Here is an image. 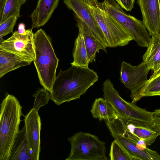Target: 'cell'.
Here are the masks:
<instances>
[{
	"instance_id": "6da1fadb",
	"label": "cell",
	"mask_w": 160,
	"mask_h": 160,
	"mask_svg": "<svg viewBox=\"0 0 160 160\" xmlns=\"http://www.w3.org/2000/svg\"><path fill=\"white\" fill-rule=\"evenodd\" d=\"M98 78L96 72L88 68L72 65L67 70L61 69L53 83L50 99L59 105L79 99Z\"/></svg>"
},
{
	"instance_id": "7a4b0ae2",
	"label": "cell",
	"mask_w": 160,
	"mask_h": 160,
	"mask_svg": "<svg viewBox=\"0 0 160 160\" xmlns=\"http://www.w3.org/2000/svg\"><path fill=\"white\" fill-rule=\"evenodd\" d=\"M35 58L33 61L40 84L50 93L56 77L59 59L51 39L42 29L34 34Z\"/></svg>"
},
{
	"instance_id": "3957f363",
	"label": "cell",
	"mask_w": 160,
	"mask_h": 160,
	"mask_svg": "<svg viewBox=\"0 0 160 160\" xmlns=\"http://www.w3.org/2000/svg\"><path fill=\"white\" fill-rule=\"evenodd\" d=\"M22 107L17 99L8 94L0 105V159L9 160L15 139L20 130Z\"/></svg>"
},
{
	"instance_id": "277c9868",
	"label": "cell",
	"mask_w": 160,
	"mask_h": 160,
	"mask_svg": "<svg viewBox=\"0 0 160 160\" xmlns=\"http://www.w3.org/2000/svg\"><path fill=\"white\" fill-rule=\"evenodd\" d=\"M71 145L65 160H107L105 143L89 133L79 132L68 138Z\"/></svg>"
},
{
	"instance_id": "5b68a950",
	"label": "cell",
	"mask_w": 160,
	"mask_h": 160,
	"mask_svg": "<svg viewBox=\"0 0 160 160\" xmlns=\"http://www.w3.org/2000/svg\"><path fill=\"white\" fill-rule=\"evenodd\" d=\"M104 98L113 107L119 117L125 120H133L154 125L152 112L123 99L109 79L103 84Z\"/></svg>"
},
{
	"instance_id": "8992f818",
	"label": "cell",
	"mask_w": 160,
	"mask_h": 160,
	"mask_svg": "<svg viewBox=\"0 0 160 160\" xmlns=\"http://www.w3.org/2000/svg\"><path fill=\"white\" fill-rule=\"evenodd\" d=\"M98 6L120 24L139 46L148 47L151 36L143 21L127 14L114 0H104Z\"/></svg>"
},
{
	"instance_id": "52a82bcc",
	"label": "cell",
	"mask_w": 160,
	"mask_h": 160,
	"mask_svg": "<svg viewBox=\"0 0 160 160\" xmlns=\"http://www.w3.org/2000/svg\"><path fill=\"white\" fill-rule=\"evenodd\" d=\"M88 5L104 35L108 47L124 46L133 40L127 31L105 11L98 6Z\"/></svg>"
},
{
	"instance_id": "ba28073f",
	"label": "cell",
	"mask_w": 160,
	"mask_h": 160,
	"mask_svg": "<svg viewBox=\"0 0 160 160\" xmlns=\"http://www.w3.org/2000/svg\"><path fill=\"white\" fill-rule=\"evenodd\" d=\"M106 123L112 136L128 151L133 160H160V155L156 151L148 148L140 150L126 137L122 121L119 117L106 121Z\"/></svg>"
},
{
	"instance_id": "9c48e42d",
	"label": "cell",
	"mask_w": 160,
	"mask_h": 160,
	"mask_svg": "<svg viewBox=\"0 0 160 160\" xmlns=\"http://www.w3.org/2000/svg\"><path fill=\"white\" fill-rule=\"evenodd\" d=\"M121 118L126 136L140 150H144L147 146L151 145L160 135V132L154 125Z\"/></svg>"
},
{
	"instance_id": "30bf717a",
	"label": "cell",
	"mask_w": 160,
	"mask_h": 160,
	"mask_svg": "<svg viewBox=\"0 0 160 160\" xmlns=\"http://www.w3.org/2000/svg\"><path fill=\"white\" fill-rule=\"evenodd\" d=\"M32 28L23 34L15 31L11 37L0 43V48L33 62L35 54Z\"/></svg>"
},
{
	"instance_id": "8fae6325",
	"label": "cell",
	"mask_w": 160,
	"mask_h": 160,
	"mask_svg": "<svg viewBox=\"0 0 160 160\" xmlns=\"http://www.w3.org/2000/svg\"><path fill=\"white\" fill-rule=\"evenodd\" d=\"M64 3L70 10L73 11L75 16L87 26L97 39L107 48L108 44L104 35L91 13L89 5L81 0H64Z\"/></svg>"
},
{
	"instance_id": "7c38bea8",
	"label": "cell",
	"mask_w": 160,
	"mask_h": 160,
	"mask_svg": "<svg viewBox=\"0 0 160 160\" xmlns=\"http://www.w3.org/2000/svg\"><path fill=\"white\" fill-rule=\"evenodd\" d=\"M150 69L143 61L135 66L122 61L120 71V80L127 88L132 91L147 81V75Z\"/></svg>"
},
{
	"instance_id": "4fadbf2b",
	"label": "cell",
	"mask_w": 160,
	"mask_h": 160,
	"mask_svg": "<svg viewBox=\"0 0 160 160\" xmlns=\"http://www.w3.org/2000/svg\"><path fill=\"white\" fill-rule=\"evenodd\" d=\"M27 140L35 160L39 159L41 151V122L38 112L32 108L24 119Z\"/></svg>"
},
{
	"instance_id": "5bb4252c",
	"label": "cell",
	"mask_w": 160,
	"mask_h": 160,
	"mask_svg": "<svg viewBox=\"0 0 160 160\" xmlns=\"http://www.w3.org/2000/svg\"><path fill=\"white\" fill-rule=\"evenodd\" d=\"M142 21L148 32L152 36L160 32V0H137Z\"/></svg>"
},
{
	"instance_id": "9a60e30c",
	"label": "cell",
	"mask_w": 160,
	"mask_h": 160,
	"mask_svg": "<svg viewBox=\"0 0 160 160\" xmlns=\"http://www.w3.org/2000/svg\"><path fill=\"white\" fill-rule=\"evenodd\" d=\"M60 0H38L35 9L30 15L32 28L44 26L51 18Z\"/></svg>"
},
{
	"instance_id": "2e32d148",
	"label": "cell",
	"mask_w": 160,
	"mask_h": 160,
	"mask_svg": "<svg viewBox=\"0 0 160 160\" xmlns=\"http://www.w3.org/2000/svg\"><path fill=\"white\" fill-rule=\"evenodd\" d=\"M160 96V70L153 73L149 79L141 86L131 91L132 103H135L146 97Z\"/></svg>"
},
{
	"instance_id": "e0dca14e",
	"label": "cell",
	"mask_w": 160,
	"mask_h": 160,
	"mask_svg": "<svg viewBox=\"0 0 160 160\" xmlns=\"http://www.w3.org/2000/svg\"><path fill=\"white\" fill-rule=\"evenodd\" d=\"M76 26L80 29L83 34L89 63L95 62L97 52H99L100 50H102L107 53V48L102 44L95 37L87 26L80 19L76 16Z\"/></svg>"
},
{
	"instance_id": "ac0fdd59",
	"label": "cell",
	"mask_w": 160,
	"mask_h": 160,
	"mask_svg": "<svg viewBox=\"0 0 160 160\" xmlns=\"http://www.w3.org/2000/svg\"><path fill=\"white\" fill-rule=\"evenodd\" d=\"M9 160H35L27 140L25 125L16 137Z\"/></svg>"
},
{
	"instance_id": "d6986e66",
	"label": "cell",
	"mask_w": 160,
	"mask_h": 160,
	"mask_svg": "<svg viewBox=\"0 0 160 160\" xmlns=\"http://www.w3.org/2000/svg\"><path fill=\"white\" fill-rule=\"evenodd\" d=\"M32 62L0 48V78L20 67L30 65Z\"/></svg>"
},
{
	"instance_id": "ffe728a7",
	"label": "cell",
	"mask_w": 160,
	"mask_h": 160,
	"mask_svg": "<svg viewBox=\"0 0 160 160\" xmlns=\"http://www.w3.org/2000/svg\"><path fill=\"white\" fill-rule=\"evenodd\" d=\"M142 59L156 73L160 70V34L151 36Z\"/></svg>"
},
{
	"instance_id": "44dd1931",
	"label": "cell",
	"mask_w": 160,
	"mask_h": 160,
	"mask_svg": "<svg viewBox=\"0 0 160 160\" xmlns=\"http://www.w3.org/2000/svg\"><path fill=\"white\" fill-rule=\"evenodd\" d=\"M91 112L92 117L99 120L109 121L118 117L113 107L103 98L95 99Z\"/></svg>"
},
{
	"instance_id": "7402d4cb",
	"label": "cell",
	"mask_w": 160,
	"mask_h": 160,
	"mask_svg": "<svg viewBox=\"0 0 160 160\" xmlns=\"http://www.w3.org/2000/svg\"><path fill=\"white\" fill-rule=\"evenodd\" d=\"M79 32L75 42L72 55L73 62L72 65L82 68H88L89 61L85 46L83 35L81 30Z\"/></svg>"
},
{
	"instance_id": "603a6c76",
	"label": "cell",
	"mask_w": 160,
	"mask_h": 160,
	"mask_svg": "<svg viewBox=\"0 0 160 160\" xmlns=\"http://www.w3.org/2000/svg\"><path fill=\"white\" fill-rule=\"evenodd\" d=\"M26 0H6L0 23L10 16L16 15L20 17V12L22 5Z\"/></svg>"
},
{
	"instance_id": "cb8c5ba5",
	"label": "cell",
	"mask_w": 160,
	"mask_h": 160,
	"mask_svg": "<svg viewBox=\"0 0 160 160\" xmlns=\"http://www.w3.org/2000/svg\"><path fill=\"white\" fill-rule=\"evenodd\" d=\"M109 157L111 160H133L128 151L115 139L111 144Z\"/></svg>"
},
{
	"instance_id": "d4e9b609",
	"label": "cell",
	"mask_w": 160,
	"mask_h": 160,
	"mask_svg": "<svg viewBox=\"0 0 160 160\" xmlns=\"http://www.w3.org/2000/svg\"><path fill=\"white\" fill-rule=\"evenodd\" d=\"M33 96L35 99L32 108L38 112L41 107L48 104L51 99L50 92L44 88L39 89Z\"/></svg>"
},
{
	"instance_id": "484cf974",
	"label": "cell",
	"mask_w": 160,
	"mask_h": 160,
	"mask_svg": "<svg viewBox=\"0 0 160 160\" xmlns=\"http://www.w3.org/2000/svg\"><path fill=\"white\" fill-rule=\"evenodd\" d=\"M18 17L13 15L0 23V41L3 40V37L12 32Z\"/></svg>"
},
{
	"instance_id": "4316f807",
	"label": "cell",
	"mask_w": 160,
	"mask_h": 160,
	"mask_svg": "<svg viewBox=\"0 0 160 160\" xmlns=\"http://www.w3.org/2000/svg\"><path fill=\"white\" fill-rule=\"evenodd\" d=\"M122 8L127 11H131L134 8V0H114Z\"/></svg>"
},
{
	"instance_id": "83f0119b",
	"label": "cell",
	"mask_w": 160,
	"mask_h": 160,
	"mask_svg": "<svg viewBox=\"0 0 160 160\" xmlns=\"http://www.w3.org/2000/svg\"><path fill=\"white\" fill-rule=\"evenodd\" d=\"M152 120L154 125L160 132V108L152 112Z\"/></svg>"
},
{
	"instance_id": "f1b7e54d",
	"label": "cell",
	"mask_w": 160,
	"mask_h": 160,
	"mask_svg": "<svg viewBox=\"0 0 160 160\" xmlns=\"http://www.w3.org/2000/svg\"><path fill=\"white\" fill-rule=\"evenodd\" d=\"M6 0H0V19L2 18Z\"/></svg>"
},
{
	"instance_id": "f546056e",
	"label": "cell",
	"mask_w": 160,
	"mask_h": 160,
	"mask_svg": "<svg viewBox=\"0 0 160 160\" xmlns=\"http://www.w3.org/2000/svg\"><path fill=\"white\" fill-rule=\"evenodd\" d=\"M88 4L93 6H97L98 5L97 0H81Z\"/></svg>"
},
{
	"instance_id": "4dcf8cb0",
	"label": "cell",
	"mask_w": 160,
	"mask_h": 160,
	"mask_svg": "<svg viewBox=\"0 0 160 160\" xmlns=\"http://www.w3.org/2000/svg\"><path fill=\"white\" fill-rule=\"evenodd\" d=\"M25 25L22 23H20L18 26V32L21 34H23L25 33L27 30L25 29Z\"/></svg>"
},
{
	"instance_id": "1f68e13d",
	"label": "cell",
	"mask_w": 160,
	"mask_h": 160,
	"mask_svg": "<svg viewBox=\"0 0 160 160\" xmlns=\"http://www.w3.org/2000/svg\"><path fill=\"white\" fill-rule=\"evenodd\" d=\"M159 34H160V32Z\"/></svg>"
},
{
	"instance_id": "d6a6232c",
	"label": "cell",
	"mask_w": 160,
	"mask_h": 160,
	"mask_svg": "<svg viewBox=\"0 0 160 160\" xmlns=\"http://www.w3.org/2000/svg\"></svg>"
},
{
	"instance_id": "836d02e7",
	"label": "cell",
	"mask_w": 160,
	"mask_h": 160,
	"mask_svg": "<svg viewBox=\"0 0 160 160\" xmlns=\"http://www.w3.org/2000/svg\"></svg>"
}]
</instances>
